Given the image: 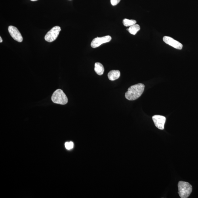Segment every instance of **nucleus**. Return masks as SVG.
Returning a JSON list of instances; mask_svg holds the SVG:
<instances>
[{
  "label": "nucleus",
  "instance_id": "nucleus-1",
  "mask_svg": "<svg viewBox=\"0 0 198 198\" xmlns=\"http://www.w3.org/2000/svg\"><path fill=\"white\" fill-rule=\"evenodd\" d=\"M144 88L145 85L142 83L131 86L125 93V97L128 100H136L142 95L144 92Z\"/></svg>",
  "mask_w": 198,
  "mask_h": 198
},
{
  "label": "nucleus",
  "instance_id": "nucleus-2",
  "mask_svg": "<svg viewBox=\"0 0 198 198\" xmlns=\"http://www.w3.org/2000/svg\"><path fill=\"white\" fill-rule=\"evenodd\" d=\"M178 194L181 198H187L192 191V187L189 183L180 181L178 184Z\"/></svg>",
  "mask_w": 198,
  "mask_h": 198
},
{
  "label": "nucleus",
  "instance_id": "nucleus-3",
  "mask_svg": "<svg viewBox=\"0 0 198 198\" xmlns=\"http://www.w3.org/2000/svg\"><path fill=\"white\" fill-rule=\"evenodd\" d=\"M52 101L55 104L60 105L66 104L68 99L63 91L61 89L57 90L52 97Z\"/></svg>",
  "mask_w": 198,
  "mask_h": 198
},
{
  "label": "nucleus",
  "instance_id": "nucleus-4",
  "mask_svg": "<svg viewBox=\"0 0 198 198\" xmlns=\"http://www.w3.org/2000/svg\"><path fill=\"white\" fill-rule=\"evenodd\" d=\"M61 31L60 27L56 26L52 28L51 30L48 31L45 35V41L48 42H52L55 41L57 38L60 32Z\"/></svg>",
  "mask_w": 198,
  "mask_h": 198
},
{
  "label": "nucleus",
  "instance_id": "nucleus-5",
  "mask_svg": "<svg viewBox=\"0 0 198 198\" xmlns=\"http://www.w3.org/2000/svg\"><path fill=\"white\" fill-rule=\"evenodd\" d=\"M111 39V37L109 35L102 37H97L92 40L91 46L92 48H97L102 44L109 42Z\"/></svg>",
  "mask_w": 198,
  "mask_h": 198
},
{
  "label": "nucleus",
  "instance_id": "nucleus-6",
  "mask_svg": "<svg viewBox=\"0 0 198 198\" xmlns=\"http://www.w3.org/2000/svg\"><path fill=\"white\" fill-rule=\"evenodd\" d=\"M8 31L10 35L14 40L19 42H22L23 41L22 35L16 27L13 26H9L8 27Z\"/></svg>",
  "mask_w": 198,
  "mask_h": 198
},
{
  "label": "nucleus",
  "instance_id": "nucleus-7",
  "mask_svg": "<svg viewBox=\"0 0 198 198\" xmlns=\"http://www.w3.org/2000/svg\"><path fill=\"white\" fill-rule=\"evenodd\" d=\"M163 41L172 47L178 50H181L183 47L182 44L172 38L167 36L164 37Z\"/></svg>",
  "mask_w": 198,
  "mask_h": 198
},
{
  "label": "nucleus",
  "instance_id": "nucleus-8",
  "mask_svg": "<svg viewBox=\"0 0 198 198\" xmlns=\"http://www.w3.org/2000/svg\"><path fill=\"white\" fill-rule=\"evenodd\" d=\"M152 119L155 125L160 130L164 129V125L166 121V118L162 116L156 115L152 117Z\"/></svg>",
  "mask_w": 198,
  "mask_h": 198
},
{
  "label": "nucleus",
  "instance_id": "nucleus-9",
  "mask_svg": "<svg viewBox=\"0 0 198 198\" xmlns=\"http://www.w3.org/2000/svg\"><path fill=\"white\" fill-rule=\"evenodd\" d=\"M121 73L119 70H111L109 72L108 74V77L111 81H114L115 80L119 79Z\"/></svg>",
  "mask_w": 198,
  "mask_h": 198
},
{
  "label": "nucleus",
  "instance_id": "nucleus-10",
  "mask_svg": "<svg viewBox=\"0 0 198 198\" xmlns=\"http://www.w3.org/2000/svg\"><path fill=\"white\" fill-rule=\"evenodd\" d=\"M94 70L98 75H102L104 73V67L101 63L96 62L95 64Z\"/></svg>",
  "mask_w": 198,
  "mask_h": 198
},
{
  "label": "nucleus",
  "instance_id": "nucleus-11",
  "mask_svg": "<svg viewBox=\"0 0 198 198\" xmlns=\"http://www.w3.org/2000/svg\"><path fill=\"white\" fill-rule=\"evenodd\" d=\"M140 29V27L138 24H135L130 28L127 29V30L131 34L135 35Z\"/></svg>",
  "mask_w": 198,
  "mask_h": 198
},
{
  "label": "nucleus",
  "instance_id": "nucleus-12",
  "mask_svg": "<svg viewBox=\"0 0 198 198\" xmlns=\"http://www.w3.org/2000/svg\"><path fill=\"white\" fill-rule=\"evenodd\" d=\"M123 24L126 27H131L136 24V21L134 20H129L125 18L123 20Z\"/></svg>",
  "mask_w": 198,
  "mask_h": 198
},
{
  "label": "nucleus",
  "instance_id": "nucleus-13",
  "mask_svg": "<svg viewBox=\"0 0 198 198\" xmlns=\"http://www.w3.org/2000/svg\"><path fill=\"white\" fill-rule=\"evenodd\" d=\"M121 0H111V2L112 6H116L118 4Z\"/></svg>",
  "mask_w": 198,
  "mask_h": 198
},
{
  "label": "nucleus",
  "instance_id": "nucleus-14",
  "mask_svg": "<svg viewBox=\"0 0 198 198\" xmlns=\"http://www.w3.org/2000/svg\"><path fill=\"white\" fill-rule=\"evenodd\" d=\"M65 146L68 150H70L71 149L70 144H69V142H67L65 143Z\"/></svg>",
  "mask_w": 198,
  "mask_h": 198
},
{
  "label": "nucleus",
  "instance_id": "nucleus-15",
  "mask_svg": "<svg viewBox=\"0 0 198 198\" xmlns=\"http://www.w3.org/2000/svg\"><path fill=\"white\" fill-rule=\"evenodd\" d=\"M69 144H70L71 149L73 148V142H69Z\"/></svg>",
  "mask_w": 198,
  "mask_h": 198
},
{
  "label": "nucleus",
  "instance_id": "nucleus-16",
  "mask_svg": "<svg viewBox=\"0 0 198 198\" xmlns=\"http://www.w3.org/2000/svg\"><path fill=\"white\" fill-rule=\"evenodd\" d=\"M3 40L2 39L1 37H0V43L2 42Z\"/></svg>",
  "mask_w": 198,
  "mask_h": 198
},
{
  "label": "nucleus",
  "instance_id": "nucleus-17",
  "mask_svg": "<svg viewBox=\"0 0 198 198\" xmlns=\"http://www.w3.org/2000/svg\"><path fill=\"white\" fill-rule=\"evenodd\" d=\"M30 1H38V0H30Z\"/></svg>",
  "mask_w": 198,
  "mask_h": 198
}]
</instances>
